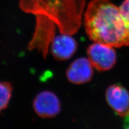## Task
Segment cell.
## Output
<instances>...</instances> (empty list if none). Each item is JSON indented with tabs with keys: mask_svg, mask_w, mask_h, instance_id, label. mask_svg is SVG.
Listing matches in <instances>:
<instances>
[{
	"mask_svg": "<svg viewBox=\"0 0 129 129\" xmlns=\"http://www.w3.org/2000/svg\"><path fill=\"white\" fill-rule=\"evenodd\" d=\"M85 5V0H19L20 9L36 17L28 49H36L47 55L55 37V25L62 34H76L81 25Z\"/></svg>",
	"mask_w": 129,
	"mask_h": 129,
	"instance_id": "obj_1",
	"label": "cell"
},
{
	"mask_svg": "<svg viewBox=\"0 0 129 129\" xmlns=\"http://www.w3.org/2000/svg\"><path fill=\"white\" fill-rule=\"evenodd\" d=\"M86 32L91 40L115 47L129 45V32L119 7L110 0H92L84 16Z\"/></svg>",
	"mask_w": 129,
	"mask_h": 129,
	"instance_id": "obj_2",
	"label": "cell"
},
{
	"mask_svg": "<svg viewBox=\"0 0 129 129\" xmlns=\"http://www.w3.org/2000/svg\"><path fill=\"white\" fill-rule=\"evenodd\" d=\"M88 59L92 65L100 71L110 70L116 62V54L113 47L95 43L87 48Z\"/></svg>",
	"mask_w": 129,
	"mask_h": 129,
	"instance_id": "obj_3",
	"label": "cell"
},
{
	"mask_svg": "<svg viewBox=\"0 0 129 129\" xmlns=\"http://www.w3.org/2000/svg\"><path fill=\"white\" fill-rule=\"evenodd\" d=\"M33 107L39 116L46 118L54 117L61 110V104L57 96L48 90L40 92L36 96Z\"/></svg>",
	"mask_w": 129,
	"mask_h": 129,
	"instance_id": "obj_4",
	"label": "cell"
},
{
	"mask_svg": "<svg viewBox=\"0 0 129 129\" xmlns=\"http://www.w3.org/2000/svg\"><path fill=\"white\" fill-rule=\"evenodd\" d=\"M108 104L118 115L126 117L129 114V92L118 84L109 87L106 93Z\"/></svg>",
	"mask_w": 129,
	"mask_h": 129,
	"instance_id": "obj_5",
	"label": "cell"
},
{
	"mask_svg": "<svg viewBox=\"0 0 129 129\" xmlns=\"http://www.w3.org/2000/svg\"><path fill=\"white\" fill-rule=\"evenodd\" d=\"M78 44L71 35L62 34L55 36L50 45L51 53L58 61L70 59L76 52Z\"/></svg>",
	"mask_w": 129,
	"mask_h": 129,
	"instance_id": "obj_6",
	"label": "cell"
},
{
	"mask_svg": "<svg viewBox=\"0 0 129 129\" xmlns=\"http://www.w3.org/2000/svg\"><path fill=\"white\" fill-rule=\"evenodd\" d=\"M93 75L92 65L85 58H80L72 62L66 71L68 80L72 83L81 84L91 80Z\"/></svg>",
	"mask_w": 129,
	"mask_h": 129,
	"instance_id": "obj_7",
	"label": "cell"
},
{
	"mask_svg": "<svg viewBox=\"0 0 129 129\" xmlns=\"http://www.w3.org/2000/svg\"><path fill=\"white\" fill-rule=\"evenodd\" d=\"M12 88L10 83L0 82V112L8 107L11 97Z\"/></svg>",
	"mask_w": 129,
	"mask_h": 129,
	"instance_id": "obj_8",
	"label": "cell"
},
{
	"mask_svg": "<svg viewBox=\"0 0 129 129\" xmlns=\"http://www.w3.org/2000/svg\"><path fill=\"white\" fill-rule=\"evenodd\" d=\"M119 9L129 32V0H125L119 7Z\"/></svg>",
	"mask_w": 129,
	"mask_h": 129,
	"instance_id": "obj_9",
	"label": "cell"
},
{
	"mask_svg": "<svg viewBox=\"0 0 129 129\" xmlns=\"http://www.w3.org/2000/svg\"><path fill=\"white\" fill-rule=\"evenodd\" d=\"M124 118V129H129V114Z\"/></svg>",
	"mask_w": 129,
	"mask_h": 129,
	"instance_id": "obj_10",
	"label": "cell"
}]
</instances>
